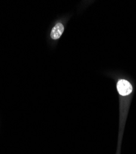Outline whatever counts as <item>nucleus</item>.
I'll return each instance as SVG.
<instances>
[{"mask_svg":"<svg viewBox=\"0 0 136 154\" xmlns=\"http://www.w3.org/2000/svg\"><path fill=\"white\" fill-rule=\"evenodd\" d=\"M117 87L119 94L121 96L129 95L132 91V85L129 82L125 80H120L118 81Z\"/></svg>","mask_w":136,"mask_h":154,"instance_id":"f257e3e1","label":"nucleus"},{"mask_svg":"<svg viewBox=\"0 0 136 154\" xmlns=\"http://www.w3.org/2000/svg\"><path fill=\"white\" fill-rule=\"evenodd\" d=\"M64 32V26L61 23H58L52 29L51 32V38L53 40H57L60 38Z\"/></svg>","mask_w":136,"mask_h":154,"instance_id":"f03ea898","label":"nucleus"}]
</instances>
